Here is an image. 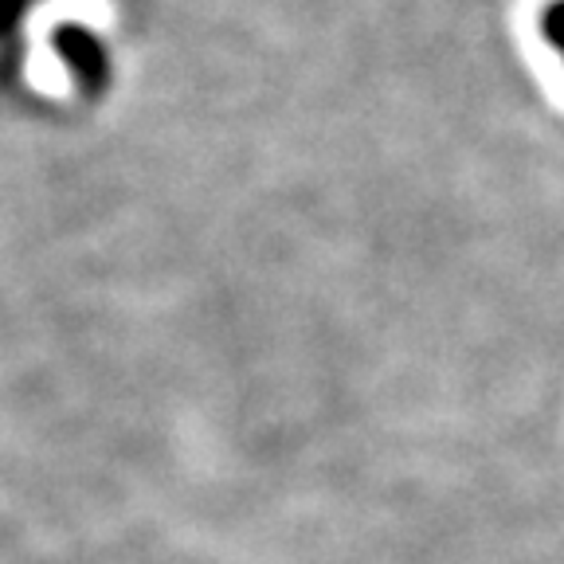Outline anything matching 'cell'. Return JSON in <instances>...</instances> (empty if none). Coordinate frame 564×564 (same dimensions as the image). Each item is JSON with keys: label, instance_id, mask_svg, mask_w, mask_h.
<instances>
[{"label": "cell", "instance_id": "obj_1", "mask_svg": "<svg viewBox=\"0 0 564 564\" xmlns=\"http://www.w3.org/2000/svg\"><path fill=\"white\" fill-rule=\"evenodd\" d=\"M52 47L59 52V59L67 63L70 79L79 83V90L87 98H98L110 83V52L106 44L90 32L87 24H59L52 32Z\"/></svg>", "mask_w": 564, "mask_h": 564}, {"label": "cell", "instance_id": "obj_2", "mask_svg": "<svg viewBox=\"0 0 564 564\" xmlns=\"http://www.w3.org/2000/svg\"><path fill=\"white\" fill-rule=\"evenodd\" d=\"M541 35H545L549 47L564 55V0H549L541 9Z\"/></svg>", "mask_w": 564, "mask_h": 564}]
</instances>
